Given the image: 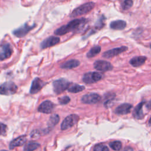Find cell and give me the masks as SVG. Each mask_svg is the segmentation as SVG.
<instances>
[{"instance_id":"obj_5","label":"cell","mask_w":151,"mask_h":151,"mask_svg":"<svg viewBox=\"0 0 151 151\" xmlns=\"http://www.w3.org/2000/svg\"><path fill=\"white\" fill-rule=\"evenodd\" d=\"M103 75L97 72H88L85 73L83 77V81L86 84H91L100 80Z\"/></svg>"},{"instance_id":"obj_11","label":"cell","mask_w":151,"mask_h":151,"mask_svg":"<svg viewBox=\"0 0 151 151\" xmlns=\"http://www.w3.org/2000/svg\"><path fill=\"white\" fill-rule=\"evenodd\" d=\"M12 48L9 44H5L2 45L0 50V61L9 58L12 54Z\"/></svg>"},{"instance_id":"obj_10","label":"cell","mask_w":151,"mask_h":151,"mask_svg":"<svg viewBox=\"0 0 151 151\" xmlns=\"http://www.w3.org/2000/svg\"><path fill=\"white\" fill-rule=\"evenodd\" d=\"M34 25H28L27 24L21 26L18 28L15 29L13 31V34L17 37H22L26 35L30 30H31L34 27Z\"/></svg>"},{"instance_id":"obj_14","label":"cell","mask_w":151,"mask_h":151,"mask_svg":"<svg viewBox=\"0 0 151 151\" xmlns=\"http://www.w3.org/2000/svg\"><path fill=\"white\" fill-rule=\"evenodd\" d=\"M54 109V104L49 101L46 100L43 101L38 107V111L43 113H50Z\"/></svg>"},{"instance_id":"obj_29","label":"cell","mask_w":151,"mask_h":151,"mask_svg":"<svg viewBox=\"0 0 151 151\" xmlns=\"http://www.w3.org/2000/svg\"><path fill=\"white\" fill-rule=\"evenodd\" d=\"M58 101L61 104H67L70 102V99L69 97L65 96H63L59 98Z\"/></svg>"},{"instance_id":"obj_20","label":"cell","mask_w":151,"mask_h":151,"mask_svg":"<svg viewBox=\"0 0 151 151\" xmlns=\"http://www.w3.org/2000/svg\"><path fill=\"white\" fill-rule=\"evenodd\" d=\"M110 27L114 30H122L126 27V22L123 20H116L112 21L110 24Z\"/></svg>"},{"instance_id":"obj_3","label":"cell","mask_w":151,"mask_h":151,"mask_svg":"<svg viewBox=\"0 0 151 151\" xmlns=\"http://www.w3.org/2000/svg\"><path fill=\"white\" fill-rule=\"evenodd\" d=\"M69 82L64 78H60L54 81L52 83L54 91L56 94H60L68 89L69 87Z\"/></svg>"},{"instance_id":"obj_12","label":"cell","mask_w":151,"mask_h":151,"mask_svg":"<svg viewBox=\"0 0 151 151\" xmlns=\"http://www.w3.org/2000/svg\"><path fill=\"white\" fill-rule=\"evenodd\" d=\"M59 42L60 38L58 37L55 36H51L42 41L40 44V46L42 49H44L54 46L58 44Z\"/></svg>"},{"instance_id":"obj_8","label":"cell","mask_w":151,"mask_h":151,"mask_svg":"<svg viewBox=\"0 0 151 151\" xmlns=\"http://www.w3.org/2000/svg\"><path fill=\"white\" fill-rule=\"evenodd\" d=\"M94 67L100 71H107L113 69L111 64L105 60H97L94 63Z\"/></svg>"},{"instance_id":"obj_17","label":"cell","mask_w":151,"mask_h":151,"mask_svg":"<svg viewBox=\"0 0 151 151\" xmlns=\"http://www.w3.org/2000/svg\"><path fill=\"white\" fill-rule=\"evenodd\" d=\"M146 57L144 56H137L132 58L130 60L129 63L132 66L134 67H137L143 64L146 61Z\"/></svg>"},{"instance_id":"obj_24","label":"cell","mask_w":151,"mask_h":151,"mask_svg":"<svg viewBox=\"0 0 151 151\" xmlns=\"http://www.w3.org/2000/svg\"><path fill=\"white\" fill-rule=\"evenodd\" d=\"M60 117L57 114H53L51 116L50 120H49V124L50 127H53L55 126L59 122Z\"/></svg>"},{"instance_id":"obj_32","label":"cell","mask_w":151,"mask_h":151,"mask_svg":"<svg viewBox=\"0 0 151 151\" xmlns=\"http://www.w3.org/2000/svg\"><path fill=\"white\" fill-rule=\"evenodd\" d=\"M146 107L148 109H151V100H150L147 104H146Z\"/></svg>"},{"instance_id":"obj_30","label":"cell","mask_w":151,"mask_h":151,"mask_svg":"<svg viewBox=\"0 0 151 151\" xmlns=\"http://www.w3.org/2000/svg\"><path fill=\"white\" fill-rule=\"evenodd\" d=\"M6 132V126L0 123V135H4Z\"/></svg>"},{"instance_id":"obj_33","label":"cell","mask_w":151,"mask_h":151,"mask_svg":"<svg viewBox=\"0 0 151 151\" xmlns=\"http://www.w3.org/2000/svg\"><path fill=\"white\" fill-rule=\"evenodd\" d=\"M149 125H150V126H151V117H150V119H149Z\"/></svg>"},{"instance_id":"obj_6","label":"cell","mask_w":151,"mask_h":151,"mask_svg":"<svg viewBox=\"0 0 151 151\" xmlns=\"http://www.w3.org/2000/svg\"><path fill=\"white\" fill-rule=\"evenodd\" d=\"M78 120V116L76 114H71L67 116L61 124V130H67L73 126Z\"/></svg>"},{"instance_id":"obj_4","label":"cell","mask_w":151,"mask_h":151,"mask_svg":"<svg viewBox=\"0 0 151 151\" xmlns=\"http://www.w3.org/2000/svg\"><path fill=\"white\" fill-rule=\"evenodd\" d=\"M17 85L13 82H5L0 86V94L3 95H12L17 90Z\"/></svg>"},{"instance_id":"obj_7","label":"cell","mask_w":151,"mask_h":151,"mask_svg":"<svg viewBox=\"0 0 151 151\" xmlns=\"http://www.w3.org/2000/svg\"><path fill=\"white\" fill-rule=\"evenodd\" d=\"M101 100V96L94 93H91L84 95L81 98V101L85 104H95Z\"/></svg>"},{"instance_id":"obj_13","label":"cell","mask_w":151,"mask_h":151,"mask_svg":"<svg viewBox=\"0 0 151 151\" xmlns=\"http://www.w3.org/2000/svg\"><path fill=\"white\" fill-rule=\"evenodd\" d=\"M45 83L39 78H35L32 82L29 92L31 94H34L40 91L41 88L44 86Z\"/></svg>"},{"instance_id":"obj_9","label":"cell","mask_w":151,"mask_h":151,"mask_svg":"<svg viewBox=\"0 0 151 151\" xmlns=\"http://www.w3.org/2000/svg\"><path fill=\"white\" fill-rule=\"evenodd\" d=\"M127 50V47L126 46H122L120 47L115 48L110 50L105 51L103 54V57L106 58H110L121 54L123 52L126 51Z\"/></svg>"},{"instance_id":"obj_35","label":"cell","mask_w":151,"mask_h":151,"mask_svg":"<svg viewBox=\"0 0 151 151\" xmlns=\"http://www.w3.org/2000/svg\"><path fill=\"white\" fill-rule=\"evenodd\" d=\"M150 48H151V44H150Z\"/></svg>"},{"instance_id":"obj_21","label":"cell","mask_w":151,"mask_h":151,"mask_svg":"<svg viewBox=\"0 0 151 151\" xmlns=\"http://www.w3.org/2000/svg\"><path fill=\"white\" fill-rule=\"evenodd\" d=\"M85 88V87L83 86L77 84H75V83H72V84H70L69 87L68 88V91L70 93H78L80 92L83 90H84Z\"/></svg>"},{"instance_id":"obj_15","label":"cell","mask_w":151,"mask_h":151,"mask_svg":"<svg viewBox=\"0 0 151 151\" xmlns=\"http://www.w3.org/2000/svg\"><path fill=\"white\" fill-rule=\"evenodd\" d=\"M132 108V105L129 103H123L116 107L115 112L117 114L123 115L129 113Z\"/></svg>"},{"instance_id":"obj_26","label":"cell","mask_w":151,"mask_h":151,"mask_svg":"<svg viewBox=\"0 0 151 151\" xmlns=\"http://www.w3.org/2000/svg\"><path fill=\"white\" fill-rule=\"evenodd\" d=\"M133 5L132 0H124L122 3V8L123 10H127Z\"/></svg>"},{"instance_id":"obj_1","label":"cell","mask_w":151,"mask_h":151,"mask_svg":"<svg viewBox=\"0 0 151 151\" xmlns=\"http://www.w3.org/2000/svg\"><path fill=\"white\" fill-rule=\"evenodd\" d=\"M86 19L84 18L75 19L71 21L67 24L61 26L54 31V34L57 35H63L68 32L75 31L80 27L84 26L86 23Z\"/></svg>"},{"instance_id":"obj_18","label":"cell","mask_w":151,"mask_h":151,"mask_svg":"<svg viewBox=\"0 0 151 151\" xmlns=\"http://www.w3.org/2000/svg\"><path fill=\"white\" fill-rule=\"evenodd\" d=\"M80 65V61L76 59H71L63 63L60 67L64 69H72L78 67Z\"/></svg>"},{"instance_id":"obj_34","label":"cell","mask_w":151,"mask_h":151,"mask_svg":"<svg viewBox=\"0 0 151 151\" xmlns=\"http://www.w3.org/2000/svg\"><path fill=\"white\" fill-rule=\"evenodd\" d=\"M1 151H7V150H1Z\"/></svg>"},{"instance_id":"obj_16","label":"cell","mask_w":151,"mask_h":151,"mask_svg":"<svg viewBox=\"0 0 151 151\" xmlns=\"http://www.w3.org/2000/svg\"><path fill=\"white\" fill-rule=\"evenodd\" d=\"M26 140L27 137L25 135L20 136L11 142V143H9V147L10 149H13L15 147L22 146L26 142Z\"/></svg>"},{"instance_id":"obj_19","label":"cell","mask_w":151,"mask_h":151,"mask_svg":"<svg viewBox=\"0 0 151 151\" xmlns=\"http://www.w3.org/2000/svg\"><path fill=\"white\" fill-rule=\"evenodd\" d=\"M145 101H142L139 103L135 107L133 111V116L137 119H140L143 117V106Z\"/></svg>"},{"instance_id":"obj_31","label":"cell","mask_w":151,"mask_h":151,"mask_svg":"<svg viewBox=\"0 0 151 151\" xmlns=\"http://www.w3.org/2000/svg\"><path fill=\"white\" fill-rule=\"evenodd\" d=\"M122 151H133V149L130 147H125Z\"/></svg>"},{"instance_id":"obj_23","label":"cell","mask_w":151,"mask_h":151,"mask_svg":"<svg viewBox=\"0 0 151 151\" xmlns=\"http://www.w3.org/2000/svg\"><path fill=\"white\" fill-rule=\"evenodd\" d=\"M40 146V145L36 142H29L26 144L24 147V151H33Z\"/></svg>"},{"instance_id":"obj_22","label":"cell","mask_w":151,"mask_h":151,"mask_svg":"<svg viewBox=\"0 0 151 151\" xmlns=\"http://www.w3.org/2000/svg\"><path fill=\"white\" fill-rule=\"evenodd\" d=\"M101 51V47L99 45H96L91 48L89 51L87 53V57L88 58H92L96 55H97L99 53H100Z\"/></svg>"},{"instance_id":"obj_27","label":"cell","mask_w":151,"mask_h":151,"mask_svg":"<svg viewBox=\"0 0 151 151\" xmlns=\"http://www.w3.org/2000/svg\"><path fill=\"white\" fill-rule=\"evenodd\" d=\"M94 151H109V148L106 145L100 143L96 145L93 148Z\"/></svg>"},{"instance_id":"obj_28","label":"cell","mask_w":151,"mask_h":151,"mask_svg":"<svg viewBox=\"0 0 151 151\" xmlns=\"http://www.w3.org/2000/svg\"><path fill=\"white\" fill-rule=\"evenodd\" d=\"M104 19H105V18H104V17H103V16H102V17H101L99 19H98V21H97V22H96V25H95V27L97 28V29H101V28H102L103 27V26H104Z\"/></svg>"},{"instance_id":"obj_2","label":"cell","mask_w":151,"mask_h":151,"mask_svg":"<svg viewBox=\"0 0 151 151\" xmlns=\"http://www.w3.org/2000/svg\"><path fill=\"white\" fill-rule=\"evenodd\" d=\"M95 6V4L93 2H87L74 9L70 14V17H76L86 14L91 11Z\"/></svg>"},{"instance_id":"obj_25","label":"cell","mask_w":151,"mask_h":151,"mask_svg":"<svg viewBox=\"0 0 151 151\" xmlns=\"http://www.w3.org/2000/svg\"><path fill=\"white\" fill-rule=\"evenodd\" d=\"M110 147L114 150H119L122 148V143L119 141H114L109 143Z\"/></svg>"}]
</instances>
